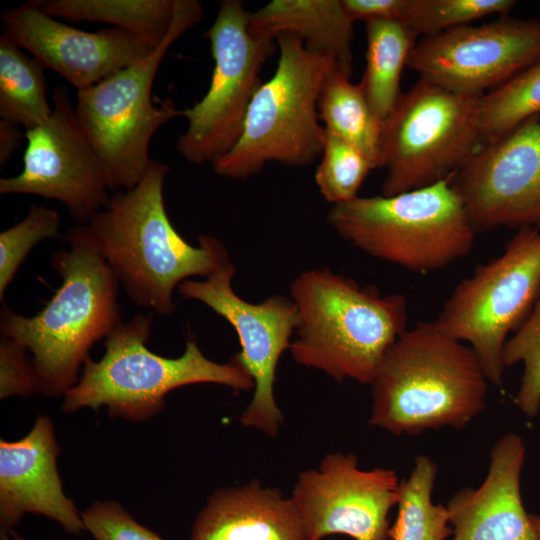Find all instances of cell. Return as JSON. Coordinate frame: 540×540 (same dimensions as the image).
Here are the masks:
<instances>
[{
    "label": "cell",
    "mask_w": 540,
    "mask_h": 540,
    "mask_svg": "<svg viewBox=\"0 0 540 540\" xmlns=\"http://www.w3.org/2000/svg\"><path fill=\"white\" fill-rule=\"evenodd\" d=\"M506 367L524 366L514 404L527 417L540 411V296L525 321L507 339L502 354Z\"/></svg>",
    "instance_id": "30"
},
{
    "label": "cell",
    "mask_w": 540,
    "mask_h": 540,
    "mask_svg": "<svg viewBox=\"0 0 540 540\" xmlns=\"http://www.w3.org/2000/svg\"><path fill=\"white\" fill-rule=\"evenodd\" d=\"M476 233L540 228V114L483 144L451 177Z\"/></svg>",
    "instance_id": "16"
},
{
    "label": "cell",
    "mask_w": 540,
    "mask_h": 540,
    "mask_svg": "<svg viewBox=\"0 0 540 540\" xmlns=\"http://www.w3.org/2000/svg\"><path fill=\"white\" fill-rule=\"evenodd\" d=\"M540 58V19L507 14L480 26L462 25L422 37L407 67L452 93L482 97Z\"/></svg>",
    "instance_id": "13"
},
{
    "label": "cell",
    "mask_w": 540,
    "mask_h": 540,
    "mask_svg": "<svg viewBox=\"0 0 540 540\" xmlns=\"http://www.w3.org/2000/svg\"><path fill=\"white\" fill-rule=\"evenodd\" d=\"M540 296V228L523 227L500 256L462 279L434 320L445 335L469 345L489 383L501 388L508 335L525 321Z\"/></svg>",
    "instance_id": "10"
},
{
    "label": "cell",
    "mask_w": 540,
    "mask_h": 540,
    "mask_svg": "<svg viewBox=\"0 0 540 540\" xmlns=\"http://www.w3.org/2000/svg\"><path fill=\"white\" fill-rule=\"evenodd\" d=\"M61 220L56 210L32 204L27 215L0 234V301L31 250L41 241L59 235Z\"/></svg>",
    "instance_id": "31"
},
{
    "label": "cell",
    "mask_w": 540,
    "mask_h": 540,
    "mask_svg": "<svg viewBox=\"0 0 540 540\" xmlns=\"http://www.w3.org/2000/svg\"><path fill=\"white\" fill-rule=\"evenodd\" d=\"M400 481L392 469H362L355 454L333 452L299 473L289 497L307 540L337 534L392 540L389 513L397 506Z\"/></svg>",
    "instance_id": "15"
},
{
    "label": "cell",
    "mask_w": 540,
    "mask_h": 540,
    "mask_svg": "<svg viewBox=\"0 0 540 540\" xmlns=\"http://www.w3.org/2000/svg\"><path fill=\"white\" fill-rule=\"evenodd\" d=\"M353 24L341 0H273L251 13L249 31L270 40L292 33L309 51L331 57L351 77Z\"/></svg>",
    "instance_id": "21"
},
{
    "label": "cell",
    "mask_w": 540,
    "mask_h": 540,
    "mask_svg": "<svg viewBox=\"0 0 540 540\" xmlns=\"http://www.w3.org/2000/svg\"><path fill=\"white\" fill-rule=\"evenodd\" d=\"M52 17L101 22L126 30L154 47L167 36L176 0H36Z\"/></svg>",
    "instance_id": "23"
},
{
    "label": "cell",
    "mask_w": 540,
    "mask_h": 540,
    "mask_svg": "<svg viewBox=\"0 0 540 540\" xmlns=\"http://www.w3.org/2000/svg\"><path fill=\"white\" fill-rule=\"evenodd\" d=\"M525 455L524 440L517 433H506L495 442L481 485L459 489L446 504L452 540H538L522 501Z\"/></svg>",
    "instance_id": "19"
},
{
    "label": "cell",
    "mask_w": 540,
    "mask_h": 540,
    "mask_svg": "<svg viewBox=\"0 0 540 540\" xmlns=\"http://www.w3.org/2000/svg\"><path fill=\"white\" fill-rule=\"evenodd\" d=\"M45 67L4 34L0 35V120L25 131L44 124L52 114Z\"/></svg>",
    "instance_id": "25"
},
{
    "label": "cell",
    "mask_w": 540,
    "mask_h": 540,
    "mask_svg": "<svg viewBox=\"0 0 540 540\" xmlns=\"http://www.w3.org/2000/svg\"><path fill=\"white\" fill-rule=\"evenodd\" d=\"M424 79L402 93L382 121V195L393 196L453 176L483 145L479 101Z\"/></svg>",
    "instance_id": "9"
},
{
    "label": "cell",
    "mask_w": 540,
    "mask_h": 540,
    "mask_svg": "<svg viewBox=\"0 0 540 540\" xmlns=\"http://www.w3.org/2000/svg\"><path fill=\"white\" fill-rule=\"evenodd\" d=\"M330 540H338V539H336V538H332V539H330Z\"/></svg>",
    "instance_id": "38"
},
{
    "label": "cell",
    "mask_w": 540,
    "mask_h": 540,
    "mask_svg": "<svg viewBox=\"0 0 540 540\" xmlns=\"http://www.w3.org/2000/svg\"><path fill=\"white\" fill-rule=\"evenodd\" d=\"M165 163L151 159L130 190L114 191L85 225L129 299L160 316L173 314L174 290L190 277H209L229 261L220 240L200 235L188 243L172 225L164 203Z\"/></svg>",
    "instance_id": "1"
},
{
    "label": "cell",
    "mask_w": 540,
    "mask_h": 540,
    "mask_svg": "<svg viewBox=\"0 0 540 540\" xmlns=\"http://www.w3.org/2000/svg\"><path fill=\"white\" fill-rule=\"evenodd\" d=\"M202 17L199 1L176 0L171 28L159 46L99 83L77 91L78 122L111 190H130L137 185L152 159L153 135L170 119L181 116L172 99L153 101V82L170 47Z\"/></svg>",
    "instance_id": "7"
},
{
    "label": "cell",
    "mask_w": 540,
    "mask_h": 540,
    "mask_svg": "<svg viewBox=\"0 0 540 540\" xmlns=\"http://www.w3.org/2000/svg\"><path fill=\"white\" fill-rule=\"evenodd\" d=\"M60 448L52 421L38 416L17 441H0V528L13 529L26 513L57 522L67 533L84 529L81 512L64 491L57 469Z\"/></svg>",
    "instance_id": "18"
},
{
    "label": "cell",
    "mask_w": 540,
    "mask_h": 540,
    "mask_svg": "<svg viewBox=\"0 0 540 540\" xmlns=\"http://www.w3.org/2000/svg\"><path fill=\"white\" fill-rule=\"evenodd\" d=\"M489 381L473 349L432 322L406 329L371 385L368 424L393 435L465 428L486 406Z\"/></svg>",
    "instance_id": "3"
},
{
    "label": "cell",
    "mask_w": 540,
    "mask_h": 540,
    "mask_svg": "<svg viewBox=\"0 0 540 540\" xmlns=\"http://www.w3.org/2000/svg\"><path fill=\"white\" fill-rule=\"evenodd\" d=\"M1 19L5 36L77 91L99 83L156 48L120 28L86 32L69 26L41 10L36 0L6 9Z\"/></svg>",
    "instance_id": "17"
},
{
    "label": "cell",
    "mask_w": 540,
    "mask_h": 540,
    "mask_svg": "<svg viewBox=\"0 0 540 540\" xmlns=\"http://www.w3.org/2000/svg\"><path fill=\"white\" fill-rule=\"evenodd\" d=\"M24 139L25 132L19 126L0 120V167L6 165Z\"/></svg>",
    "instance_id": "35"
},
{
    "label": "cell",
    "mask_w": 540,
    "mask_h": 540,
    "mask_svg": "<svg viewBox=\"0 0 540 540\" xmlns=\"http://www.w3.org/2000/svg\"><path fill=\"white\" fill-rule=\"evenodd\" d=\"M342 5L353 20L395 21L404 23L409 0H341Z\"/></svg>",
    "instance_id": "34"
},
{
    "label": "cell",
    "mask_w": 540,
    "mask_h": 540,
    "mask_svg": "<svg viewBox=\"0 0 540 540\" xmlns=\"http://www.w3.org/2000/svg\"><path fill=\"white\" fill-rule=\"evenodd\" d=\"M189 540H307L298 513L279 489L252 479L211 494Z\"/></svg>",
    "instance_id": "20"
},
{
    "label": "cell",
    "mask_w": 540,
    "mask_h": 540,
    "mask_svg": "<svg viewBox=\"0 0 540 540\" xmlns=\"http://www.w3.org/2000/svg\"><path fill=\"white\" fill-rule=\"evenodd\" d=\"M339 67L327 75L318 98L324 128L363 152L380 167L382 121L372 110L361 83L354 84Z\"/></svg>",
    "instance_id": "24"
},
{
    "label": "cell",
    "mask_w": 540,
    "mask_h": 540,
    "mask_svg": "<svg viewBox=\"0 0 540 540\" xmlns=\"http://www.w3.org/2000/svg\"><path fill=\"white\" fill-rule=\"evenodd\" d=\"M65 240L68 249L51 255L62 284L46 306L34 316L4 303L0 310V335L32 353L39 393L48 397L64 396L79 380L92 345L122 323L120 282L85 225L72 227Z\"/></svg>",
    "instance_id": "2"
},
{
    "label": "cell",
    "mask_w": 540,
    "mask_h": 540,
    "mask_svg": "<svg viewBox=\"0 0 540 540\" xmlns=\"http://www.w3.org/2000/svg\"><path fill=\"white\" fill-rule=\"evenodd\" d=\"M275 41L279 60L273 76L255 94L237 144L212 164L222 177L245 180L269 162L302 167L321 157L326 130L318 98L328 73L338 65L309 51L292 33H281Z\"/></svg>",
    "instance_id": "8"
},
{
    "label": "cell",
    "mask_w": 540,
    "mask_h": 540,
    "mask_svg": "<svg viewBox=\"0 0 540 540\" xmlns=\"http://www.w3.org/2000/svg\"><path fill=\"white\" fill-rule=\"evenodd\" d=\"M375 168V163L363 152L326 130L321 161L315 173L316 185L326 201L335 205L356 198L365 178Z\"/></svg>",
    "instance_id": "28"
},
{
    "label": "cell",
    "mask_w": 540,
    "mask_h": 540,
    "mask_svg": "<svg viewBox=\"0 0 540 540\" xmlns=\"http://www.w3.org/2000/svg\"><path fill=\"white\" fill-rule=\"evenodd\" d=\"M540 114V58L479 101L483 144L494 142Z\"/></svg>",
    "instance_id": "27"
},
{
    "label": "cell",
    "mask_w": 540,
    "mask_h": 540,
    "mask_svg": "<svg viewBox=\"0 0 540 540\" xmlns=\"http://www.w3.org/2000/svg\"><path fill=\"white\" fill-rule=\"evenodd\" d=\"M451 177L393 196H357L332 205L327 221L374 258L420 274L441 270L467 256L476 235Z\"/></svg>",
    "instance_id": "6"
},
{
    "label": "cell",
    "mask_w": 540,
    "mask_h": 540,
    "mask_svg": "<svg viewBox=\"0 0 540 540\" xmlns=\"http://www.w3.org/2000/svg\"><path fill=\"white\" fill-rule=\"evenodd\" d=\"M81 517L84 529L96 540H165L115 501L94 502Z\"/></svg>",
    "instance_id": "32"
},
{
    "label": "cell",
    "mask_w": 540,
    "mask_h": 540,
    "mask_svg": "<svg viewBox=\"0 0 540 540\" xmlns=\"http://www.w3.org/2000/svg\"><path fill=\"white\" fill-rule=\"evenodd\" d=\"M290 298L299 320L292 359L337 382L370 385L388 349L408 329L404 295H382L328 268L301 272L290 285Z\"/></svg>",
    "instance_id": "4"
},
{
    "label": "cell",
    "mask_w": 540,
    "mask_h": 540,
    "mask_svg": "<svg viewBox=\"0 0 540 540\" xmlns=\"http://www.w3.org/2000/svg\"><path fill=\"white\" fill-rule=\"evenodd\" d=\"M365 24L366 67L360 83L372 110L383 121L402 94V70L419 36L401 22L374 20Z\"/></svg>",
    "instance_id": "22"
},
{
    "label": "cell",
    "mask_w": 540,
    "mask_h": 540,
    "mask_svg": "<svg viewBox=\"0 0 540 540\" xmlns=\"http://www.w3.org/2000/svg\"><path fill=\"white\" fill-rule=\"evenodd\" d=\"M530 520L538 540H540V514H530Z\"/></svg>",
    "instance_id": "37"
},
{
    "label": "cell",
    "mask_w": 540,
    "mask_h": 540,
    "mask_svg": "<svg viewBox=\"0 0 540 540\" xmlns=\"http://www.w3.org/2000/svg\"><path fill=\"white\" fill-rule=\"evenodd\" d=\"M151 331V317L141 313L119 324L105 338L103 357L84 362L81 377L64 395L63 411L106 406L110 416L146 421L164 409L169 392L182 386L215 383L236 391L254 389L237 354L217 363L188 339L182 355L166 358L146 346Z\"/></svg>",
    "instance_id": "5"
},
{
    "label": "cell",
    "mask_w": 540,
    "mask_h": 540,
    "mask_svg": "<svg viewBox=\"0 0 540 540\" xmlns=\"http://www.w3.org/2000/svg\"><path fill=\"white\" fill-rule=\"evenodd\" d=\"M0 540H26L13 529L0 528Z\"/></svg>",
    "instance_id": "36"
},
{
    "label": "cell",
    "mask_w": 540,
    "mask_h": 540,
    "mask_svg": "<svg viewBox=\"0 0 540 540\" xmlns=\"http://www.w3.org/2000/svg\"><path fill=\"white\" fill-rule=\"evenodd\" d=\"M513 0H409L404 24L418 36H431L491 14L506 15Z\"/></svg>",
    "instance_id": "29"
},
{
    "label": "cell",
    "mask_w": 540,
    "mask_h": 540,
    "mask_svg": "<svg viewBox=\"0 0 540 540\" xmlns=\"http://www.w3.org/2000/svg\"><path fill=\"white\" fill-rule=\"evenodd\" d=\"M436 476L433 459L416 456L409 476L400 481L392 540H446L453 534L446 505L432 500Z\"/></svg>",
    "instance_id": "26"
},
{
    "label": "cell",
    "mask_w": 540,
    "mask_h": 540,
    "mask_svg": "<svg viewBox=\"0 0 540 540\" xmlns=\"http://www.w3.org/2000/svg\"><path fill=\"white\" fill-rule=\"evenodd\" d=\"M234 275L235 267L228 262L204 280L181 282L177 291L185 299L202 302L234 328L241 347L237 355L254 382L253 397L240 422L273 438L284 424L274 395L276 369L298 325L297 308L283 295L259 303L242 299L233 289Z\"/></svg>",
    "instance_id": "12"
},
{
    "label": "cell",
    "mask_w": 540,
    "mask_h": 540,
    "mask_svg": "<svg viewBox=\"0 0 540 540\" xmlns=\"http://www.w3.org/2000/svg\"><path fill=\"white\" fill-rule=\"evenodd\" d=\"M23 169L0 179V194H28L61 202L77 225H86L111 196L104 169L78 122L64 87L52 93V114L25 131Z\"/></svg>",
    "instance_id": "14"
},
{
    "label": "cell",
    "mask_w": 540,
    "mask_h": 540,
    "mask_svg": "<svg viewBox=\"0 0 540 540\" xmlns=\"http://www.w3.org/2000/svg\"><path fill=\"white\" fill-rule=\"evenodd\" d=\"M28 349L7 336L0 337V398L39 393V382Z\"/></svg>",
    "instance_id": "33"
},
{
    "label": "cell",
    "mask_w": 540,
    "mask_h": 540,
    "mask_svg": "<svg viewBox=\"0 0 540 540\" xmlns=\"http://www.w3.org/2000/svg\"><path fill=\"white\" fill-rule=\"evenodd\" d=\"M250 17L242 1H221L206 33L214 59L211 82L201 100L181 110L188 124L176 145L191 164H214L234 148L263 84L260 73L275 40L254 37Z\"/></svg>",
    "instance_id": "11"
}]
</instances>
